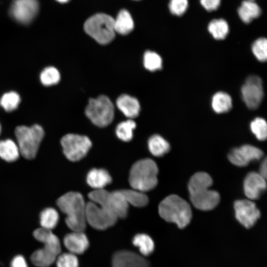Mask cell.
Masks as SVG:
<instances>
[{
	"instance_id": "obj_1",
	"label": "cell",
	"mask_w": 267,
	"mask_h": 267,
	"mask_svg": "<svg viewBox=\"0 0 267 267\" xmlns=\"http://www.w3.org/2000/svg\"><path fill=\"white\" fill-rule=\"evenodd\" d=\"M212 184V178L205 172L196 173L190 178L188 183L190 199L197 209L203 211L211 210L219 203V193L209 189Z\"/></svg>"
},
{
	"instance_id": "obj_2",
	"label": "cell",
	"mask_w": 267,
	"mask_h": 267,
	"mask_svg": "<svg viewBox=\"0 0 267 267\" xmlns=\"http://www.w3.org/2000/svg\"><path fill=\"white\" fill-rule=\"evenodd\" d=\"M60 210L66 215L65 222L73 231H83L86 227V207L82 195L69 192L59 197L56 202Z\"/></svg>"
},
{
	"instance_id": "obj_3",
	"label": "cell",
	"mask_w": 267,
	"mask_h": 267,
	"mask_svg": "<svg viewBox=\"0 0 267 267\" xmlns=\"http://www.w3.org/2000/svg\"><path fill=\"white\" fill-rule=\"evenodd\" d=\"M33 235L38 241L44 244V247L31 255V262L37 267H49L60 254V240L51 230L43 227L36 229Z\"/></svg>"
},
{
	"instance_id": "obj_4",
	"label": "cell",
	"mask_w": 267,
	"mask_h": 267,
	"mask_svg": "<svg viewBox=\"0 0 267 267\" xmlns=\"http://www.w3.org/2000/svg\"><path fill=\"white\" fill-rule=\"evenodd\" d=\"M161 217L167 222H173L180 229L185 228L190 222L192 212L189 204L175 194L164 199L158 207Z\"/></svg>"
},
{
	"instance_id": "obj_5",
	"label": "cell",
	"mask_w": 267,
	"mask_h": 267,
	"mask_svg": "<svg viewBox=\"0 0 267 267\" xmlns=\"http://www.w3.org/2000/svg\"><path fill=\"white\" fill-rule=\"evenodd\" d=\"M158 173L157 166L153 160L150 159L140 160L131 169L130 184L134 189L142 192L149 191L157 184Z\"/></svg>"
},
{
	"instance_id": "obj_6",
	"label": "cell",
	"mask_w": 267,
	"mask_h": 267,
	"mask_svg": "<svg viewBox=\"0 0 267 267\" xmlns=\"http://www.w3.org/2000/svg\"><path fill=\"white\" fill-rule=\"evenodd\" d=\"M15 134L20 153L27 159H34L44 135L43 127L38 124L19 126L15 128Z\"/></svg>"
},
{
	"instance_id": "obj_7",
	"label": "cell",
	"mask_w": 267,
	"mask_h": 267,
	"mask_svg": "<svg viewBox=\"0 0 267 267\" xmlns=\"http://www.w3.org/2000/svg\"><path fill=\"white\" fill-rule=\"evenodd\" d=\"M114 19L104 13L95 14L87 20L84 24L85 32L97 42L106 44L115 38Z\"/></svg>"
},
{
	"instance_id": "obj_8",
	"label": "cell",
	"mask_w": 267,
	"mask_h": 267,
	"mask_svg": "<svg viewBox=\"0 0 267 267\" xmlns=\"http://www.w3.org/2000/svg\"><path fill=\"white\" fill-rule=\"evenodd\" d=\"M91 201L115 214L118 218H125L128 214L129 204L121 190L108 192L95 189L88 194Z\"/></svg>"
},
{
	"instance_id": "obj_9",
	"label": "cell",
	"mask_w": 267,
	"mask_h": 267,
	"mask_svg": "<svg viewBox=\"0 0 267 267\" xmlns=\"http://www.w3.org/2000/svg\"><path fill=\"white\" fill-rule=\"evenodd\" d=\"M85 113L94 125L105 127L111 124L113 120L114 107L109 97L101 95L89 100Z\"/></svg>"
},
{
	"instance_id": "obj_10",
	"label": "cell",
	"mask_w": 267,
	"mask_h": 267,
	"mask_svg": "<svg viewBox=\"0 0 267 267\" xmlns=\"http://www.w3.org/2000/svg\"><path fill=\"white\" fill-rule=\"evenodd\" d=\"M63 152L71 161H78L84 158L91 147V142L85 135L68 134L61 139Z\"/></svg>"
},
{
	"instance_id": "obj_11",
	"label": "cell",
	"mask_w": 267,
	"mask_h": 267,
	"mask_svg": "<svg viewBox=\"0 0 267 267\" xmlns=\"http://www.w3.org/2000/svg\"><path fill=\"white\" fill-rule=\"evenodd\" d=\"M86 221L92 227L104 230L113 226L118 217L106 209L90 201L86 204Z\"/></svg>"
},
{
	"instance_id": "obj_12",
	"label": "cell",
	"mask_w": 267,
	"mask_h": 267,
	"mask_svg": "<svg viewBox=\"0 0 267 267\" xmlns=\"http://www.w3.org/2000/svg\"><path fill=\"white\" fill-rule=\"evenodd\" d=\"M242 99L251 110L256 109L264 97L263 81L257 75L249 76L241 88Z\"/></svg>"
},
{
	"instance_id": "obj_13",
	"label": "cell",
	"mask_w": 267,
	"mask_h": 267,
	"mask_svg": "<svg viewBox=\"0 0 267 267\" xmlns=\"http://www.w3.org/2000/svg\"><path fill=\"white\" fill-rule=\"evenodd\" d=\"M234 208L236 219L247 229L252 227L260 217L259 210L255 203L250 200H236Z\"/></svg>"
},
{
	"instance_id": "obj_14",
	"label": "cell",
	"mask_w": 267,
	"mask_h": 267,
	"mask_svg": "<svg viewBox=\"0 0 267 267\" xmlns=\"http://www.w3.org/2000/svg\"><path fill=\"white\" fill-rule=\"evenodd\" d=\"M38 10L37 0H15L11 6L10 13L15 20L26 24L34 18Z\"/></svg>"
},
{
	"instance_id": "obj_15",
	"label": "cell",
	"mask_w": 267,
	"mask_h": 267,
	"mask_svg": "<svg viewBox=\"0 0 267 267\" xmlns=\"http://www.w3.org/2000/svg\"><path fill=\"white\" fill-rule=\"evenodd\" d=\"M264 155L259 148L249 144L234 148L228 155L229 161L238 167H245L253 160H259Z\"/></svg>"
},
{
	"instance_id": "obj_16",
	"label": "cell",
	"mask_w": 267,
	"mask_h": 267,
	"mask_svg": "<svg viewBox=\"0 0 267 267\" xmlns=\"http://www.w3.org/2000/svg\"><path fill=\"white\" fill-rule=\"evenodd\" d=\"M112 267H149L148 262L134 252L122 250L115 253L112 258Z\"/></svg>"
},
{
	"instance_id": "obj_17",
	"label": "cell",
	"mask_w": 267,
	"mask_h": 267,
	"mask_svg": "<svg viewBox=\"0 0 267 267\" xmlns=\"http://www.w3.org/2000/svg\"><path fill=\"white\" fill-rule=\"evenodd\" d=\"M266 179L256 172H250L245 177L243 187L245 195L250 200H256L266 189Z\"/></svg>"
},
{
	"instance_id": "obj_18",
	"label": "cell",
	"mask_w": 267,
	"mask_h": 267,
	"mask_svg": "<svg viewBox=\"0 0 267 267\" xmlns=\"http://www.w3.org/2000/svg\"><path fill=\"white\" fill-rule=\"evenodd\" d=\"M65 247L74 254H83L89 246V240L83 231H75L66 234L63 239Z\"/></svg>"
},
{
	"instance_id": "obj_19",
	"label": "cell",
	"mask_w": 267,
	"mask_h": 267,
	"mask_svg": "<svg viewBox=\"0 0 267 267\" xmlns=\"http://www.w3.org/2000/svg\"><path fill=\"white\" fill-rule=\"evenodd\" d=\"M118 109L129 119H133L138 115L140 109L139 101L134 97L123 94L116 100Z\"/></svg>"
},
{
	"instance_id": "obj_20",
	"label": "cell",
	"mask_w": 267,
	"mask_h": 267,
	"mask_svg": "<svg viewBox=\"0 0 267 267\" xmlns=\"http://www.w3.org/2000/svg\"><path fill=\"white\" fill-rule=\"evenodd\" d=\"M111 181L110 174L103 169H92L89 171L87 176L88 184L95 189H103Z\"/></svg>"
},
{
	"instance_id": "obj_21",
	"label": "cell",
	"mask_w": 267,
	"mask_h": 267,
	"mask_svg": "<svg viewBox=\"0 0 267 267\" xmlns=\"http://www.w3.org/2000/svg\"><path fill=\"white\" fill-rule=\"evenodd\" d=\"M237 11L241 20L246 24L258 17L261 13L260 7L254 0H251L243 1Z\"/></svg>"
},
{
	"instance_id": "obj_22",
	"label": "cell",
	"mask_w": 267,
	"mask_h": 267,
	"mask_svg": "<svg viewBox=\"0 0 267 267\" xmlns=\"http://www.w3.org/2000/svg\"><path fill=\"white\" fill-rule=\"evenodd\" d=\"M134 25L131 14L126 9L120 11L114 21L115 32L122 35H126L131 32L134 29Z\"/></svg>"
},
{
	"instance_id": "obj_23",
	"label": "cell",
	"mask_w": 267,
	"mask_h": 267,
	"mask_svg": "<svg viewBox=\"0 0 267 267\" xmlns=\"http://www.w3.org/2000/svg\"><path fill=\"white\" fill-rule=\"evenodd\" d=\"M17 144L11 139L0 140V157L8 162L17 160L20 155Z\"/></svg>"
},
{
	"instance_id": "obj_24",
	"label": "cell",
	"mask_w": 267,
	"mask_h": 267,
	"mask_svg": "<svg viewBox=\"0 0 267 267\" xmlns=\"http://www.w3.org/2000/svg\"><path fill=\"white\" fill-rule=\"evenodd\" d=\"M212 107L217 113H226L230 110L232 106V99L227 93L223 91L216 92L212 97Z\"/></svg>"
},
{
	"instance_id": "obj_25",
	"label": "cell",
	"mask_w": 267,
	"mask_h": 267,
	"mask_svg": "<svg viewBox=\"0 0 267 267\" xmlns=\"http://www.w3.org/2000/svg\"><path fill=\"white\" fill-rule=\"evenodd\" d=\"M148 146L151 153L156 157L164 155L170 149L169 142L159 134H154L149 137Z\"/></svg>"
},
{
	"instance_id": "obj_26",
	"label": "cell",
	"mask_w": 267,
	"mask_h": 267,
	"mask_svg": "<svg viewBox=\"0 0 267 267\" xmlns=\"http://www.w3.org/2000/svg\"><path fill=\"white\" fill-rule=\"evenodd\" d=\"M208 30L215 39L223 40L229 32V26L224 19H215L209 23Z\"/></svg>"
},
{
	"instance_id": "obj_27",
	"label": "cell",
	"mask_w": 267,
	"mask_h": 267,
	"mask_svg": "<svg viewBox=\"0 0 267 267\" xmlns=\"http://www.w3.org/2000/svg\"><path fill=\"white\" fill-rule=\"evenodd\" d=\"M133 243L138 248L140 252L145 256L151 255L155 250L153 239L146 234H136L133 238Z\"/></svg>"
},
{
	"instance_id": "obj_28",
	"label": "cell",
	"mask_w": 267,
	"mask_h": 267,
	"mask_svg": "<svg viewBox=\"0 0 267 267\" xmlns=\"http://www.w3.org/2000/svg\"><path fill=\"white\" fill-rule=\"evenodd\" d=\"M59 215L54 208L48 207L44 209L40 214L41 227L51 230L57 224Z\"/></svg>"
},
{
	"instance_id": "obj_29",
	"label": "cell",
	"mask_w": 267,
	"mask_h": 267,
	"mask_svg": "<svg viewBox=\"0 0 267 267\" xmlns=\"http://www.w3.org/2000/svg\"><path fill=\"white\" fill-rule=\"evenodd\" d=\"M121 191L129 204L136 207H141L148 203V197L143 192L134 189H124Z\"/></svg>"
},
{
	"instance_id": "obj_30",
	"label": "cell",
	"mask_w": 267,
	"mask_h": 267,
	"mask_svg": "<svg viewBox=\"0 0 267 267\" xmlns=\"http://www.w3.org/2000/svg\"><path fill=\"white\" fill-rule=\"evenodd\" d=\"M136 126L135 122L132 119L122 122L116 127V135L123 141H130L133 138V131Z\"/></svg>"
},
{
	"instance_id": "obj_31",
	"label": "cell",
	"mask_w": 267,
	"mask_h": 267,
	"mask_svg": "<svg viewBox=\"0 0 267 267\" xmlns=\"http://www.w3.org/2000/svg\"><path fill=\"white\" fill-rule=\"evenodd\" d=\"M60 78L59 71L53 66H48L44 68L40 75L41 83L46 87L58 84L60 80Z\"/></svg>"
},
{
	"instance_id": "obj_32",
	"label": "cell",
	"mask_w": 267,
	"mask_h": 267,
	"mask_svg": "<svg viewBox=\"0 0 267 267\" xmlns=\"http://www.w3.org/2000/svg\"><path fill=\"white\" fill-rule=\"evenodd\" d=\"M21 101L19 94L16 91H10L4 93L0 99V105L6 112L16 109Z\"/></svg>"
},
{
	"instance_id": "obj_33",
	"label": "cell",
	"mask_w": 267,
	"mask_h": 267,
	"mask_svg": "<svg viewBox=\"0 0 267 267\" xmlns=\"http://www.w3.org/2000/svg\"><path fill=\"white\" fill-rule=\"evenodd\" d=\"M143 64L148 70L154 72L162 68V60L156 52L148 50L144 54Z\"/></svg>"
},
{
	"instance_id": "obj_34",
	"label": "cell",
	"mask_w": 267,
	"mask_h": 267,
	"mask_svg": "<svg viewBox=\"0 0 267 267\" xmlns=\"http://www.w3.org/2000/svg\"><path fill=\"white\" fill-rule=\"evenodd\" d=\"M250 127L251 131L258 140L263 141L266 139L267 125L264 118H256L251 122Z\"/></svg>"
},
{
	"instance_id": "obj_35",
	"label": "cell",
	"mask_w": 267,
	"mask_h": 267,
	"mask_svg": "<svg viewBox=\"0 0 267 267\" xmlns=\"http://www.w3.org/2000/svg\"><path fill=\"white\" fill-rule=\"evenodd\" d=\"M252 51L256 58L261 62L267 59V41L265 38L257 39L252 44Z\"/></svg>"
},
{
	"instance_id": "obj_36",
	"label": "cell",
	"mask_w": 267,
	"mask_h": 267,
	"mask_svg": "<svg viewBox=\"0 0 267 267\" xmlns=\"http://www.w3.org/2000/svg\"><path fill=\"white\" fill-rule=\"evenodd\" d=\"M57 267H78V259L75 254L64 253L59 254L56 259Z\"/></svg>"
},
{
	"instance_id": "obj_37",
	"label": "cell",
	"mask_w": 267,
	"mask_h": 267,
	"mask_svg": "<svg viewBox=\"0 0 267 267\" xmlns=\"http://www.w3.org/2000/svg\"><path fill=\"white\" fill-rule=\"evenodd\" d=\"M188 6V0H170L169 7L172 14L180 16L186 11Z\"/></svg>"
},
{
	"instance_id": "obj_38",
	"label": "cell",
	"mask_w": 267,
	"mask_h": 267,
	"mask_svg": "<svg viewBox=\"0 0 267 267\" xmlns=\"http://www.w3.org/2000/svg\"><path fill=\"white\" fill-rule=\"evenodd\" d=\"M202 6L208 11H212L218 8L221 0H200Z\"/></svg>"
},
{
	"instance_id": "obj_39",
	"label": "cell",
	"mask_w": 267,
	"mask_h": 267,
	"mask_svg": "<svg viewBox=\"0 0 267 267\" xmlns=\"http://www.w3.org/2000/svg\"><path fill=\"white\" fill-rule=\"evenodd\" d=\"M11 267H28L26 261L22 255H17L12 260L10 264Z\"/></svg>"
},
{
	"instance_id": "obj_40",
	"label": "cell",
	"mask_w": 267,
	"mask_h": 267,
	"mask_svg": "<svg viewBox=\"0 0 267 267\" xmlns=\"http://www.w3.org/2000/svg\"><path fill=\"white\" fill-rule=\"evenodd\" d=\"M267 159L265 158L260 166V169H259V174L265 179H266L267 178Z\"/></svg>"
},
{
	"instance_id": "obj_41",
	"label": "cell",
	"mask_w": 267,
	"mask_h": 267,
	"mask_svg": "<svg viewBox=\"0 0 267 267\" xmlns=\"http://www.w3.org/2000/svg\"><path fill=\"white\" fill-rule=\"evenodd\" d=\"M56 0L61 3H65V2H67L69 0Z\"/></svg>"
},
{
	"instance_id": "obj_42",
	"label": "cell",
	"mask_w": 267,
	"mask_h": 267,
	"mask_svg": "<svg viewBox=\"0 0 267 267\" xmlns=\"http://www.w3.org/2000/svg\"><path fill=\"white\" fill-rule=\"evenodd\" d=\"M1 125L0 124V134L1 133Z\"/></svg>"
},
{
	"instance_id": "obj_43",
	"label": "cell",
	"mask_w": 267,
	"mask_h": 267,
	"mask_svg": "<svg viewBox=\"0 0 267 267\" xmlns=\"http://www.w3.org/2000/svg\"></svg>"
}]
</instances>
